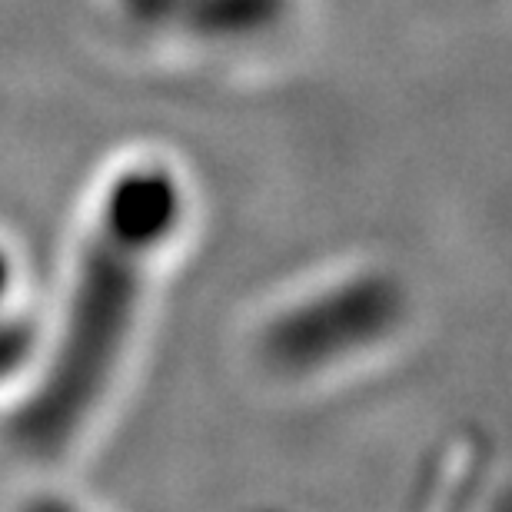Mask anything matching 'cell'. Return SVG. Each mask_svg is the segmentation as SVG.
Masks as SVG:
<instances>
[{"mask_svg":"<svg viewBox=\"0 0 512 512\" xmlns=\"http://www.w3.org/2000/svg\"><path fill=\"white\" fill-rule=\"evenodd\" d=\"M180 223V183L160 163L120 173L107 190L74 280L57 360L14 423V436L27 449L57 453L97 409L124 356L153 263Z\"/></svg>","mask_w":512,"mask_h":512,"instance_id":"1","label":"cell"},{"mask_svg":"<svg viewBox=\"0 0 512 512\" xmlns=\"http://www.w3.org/2000/svg\"><path fill=\"white\" fill-rule=\"evenodd\" d=\"M396 290L383 276H343L336 283H326L320 290L296 296V306L316 316L326 326H283L273 323L270 353H276L280 366H286L293 383H306V376L336 370L340 363H350L360 350L380 340L386 330H393L396 316Z\"/></svg>","mask_w":512,"mask_h":512,"instance_id":"2","label":"cell"},{"mask_svg":"<svg viewBox=\"0 0 512 512\" xmlns=\"http://www.w3.org/2000/svg\"><path fill=\"white\" fill-rule=\"evenodd\" d=\"M27 346H30V333L24 326H17V323L0 326V373H7L10 366L27 353Z\"/></svg>","mask_w":512,"mask_h":512,"instance_id":"3","label":"cell"},{"mask_svg":"<svg viewBox=\"0 0 512 512\" xmlns=\"http://www.w3.org/2000/svg\"><path fill=\"white\" fill-rule=\"evenodd\" d=\"M4 280H7V263H4V256H0V290H4Z\"/></svg>","mask_w":512,"mask_h":512,"instance_id":"4","label":"cell"},{"mask_svg":"<svg viewBox=\"0 0 512 512\" xmlns=\"http://www.w3.org/2000/svg\"><path fill=\"white\" fill-rule=\"evenodd\" d=\"M133 4H137V10H150L153 0H133Z\"/></svg>","mask_w":512,"mask_h":512,"instance_id":"5","label":"cell"}]
</instances>
